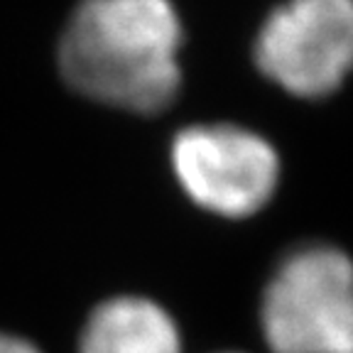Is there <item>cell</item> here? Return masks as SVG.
Here are the masks:
<instances>
[{"label": "cell", "instance_id": "obj_1", "mask_svg": "<svg viewBox=\"0 0 353 353\" xmlns=\"http://www.w3.org/2000/svg\"><path fill=\"white\" fill-rule=\"evenodd\" d=\"M184 25L174 0H81L59 42V69L86 99L154 116L182 91Z\"/></svg>", "mask_w": 353, "mask_h": 353}, {"label": "cell", "instance_id": "obj_2", "mask_svg": "<svg viewBox=\"0 0 353 353\" xmlns=\"http://www.w3.org/2000/svg\"><path fill=\"white\" fill-rule=\"evenodd\" d=\"M255 329L268 353H353V255L329 241H299L265 277Z\"/></svg>", "mask_w": 353, "mask_h": 353}, {"label": "cell", "instance_id": "obj_3", "mask_svg": "<svg viewBox=\"0 0 353 353\" xmlns=\"http://www.w3.org/2000/svg\"><path fill=\"white\" fill-rule=\"evenodd\" d=\"M255 74L299 103H324L353 79V0H277L250 42Z\"/></svg>", "mask_w": 353, "mask_h": 353}, {"label": "cell", "instance_id": "obj_4", "mask_svg": "<svg viewBox=\"0 0 353 353\" xmlns=\"http://www.w3.org/2000/svg\"><path fill=\"white\" fill-rule=\"evenodd\" d=\"M170 165L196 209L231 223L263 216L282 184L277 145L238 121L192 123L174 132Z\"/></svg>", "mask_w": 353, "mask_h": 353}, {"label": "cell", "instance_id": "obj_5", "mask_svg": "<svg viewBox=\"0 0 353 353\" xmlns=\"http://www.w3.org/2000/svg\"><path fill=\"white\" fill-rule=\"evenodd\" d=\"M174 316L150 297H113L91 312L79 353H182Z\"/></svg>", "mask_w": 353, "mask_h": 353}, {"label": "cell", "instance_id": "obj_6", "mask_svg": "<svg viewBox=\"0 0 353 353\" xmlns=\"http://www.w3.org/2000/svg\"><path fill=\"white\" fill-rule=\"evenodd\" d=\"M0 353H42L34 343L25 341L20 336H10V334H0Z\"/></svg>", "mask_w": 353, "mask_h": 353}, {"label": "cell", "instance_id": "obj_7", "mask_svg": "<svg viewBox=\"0 0 353 353\" xmlns=\"http://www.w3.org/2000/svg\"><path fill=\"white\" fill-rule=\"evenodd\" d=\"M219 353H248V351H219Z\"/></svg>", "mask_w": 353, "mask_h": 353}]
</instances>
